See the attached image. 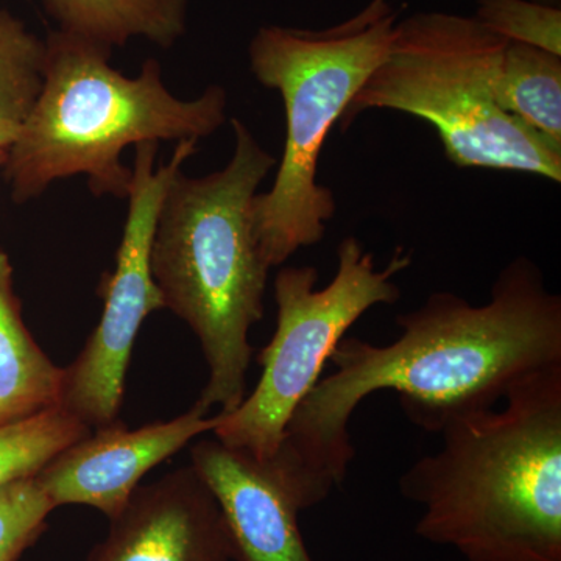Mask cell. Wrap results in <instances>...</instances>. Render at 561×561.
I'll use <instances>...</instances> for the list:
<instances>
[{"instance_id":"5","label":"cell","mask_w":561,"mask_h":561,"mask_svg":"<svg viewBox=\"0 0 561 561\" xmlns=\"http://www.w3.org/2000/svg\"><path fill=\"white\" fill-rule=\"evenodd\" d=\"M398 10L371 0L350 20L321 31L265 25L250 43L251 72L286 108V144L272 190L254 198L262 254L278 267L324 238L335 198L319 183L328 136L389 50Z\"/></svg>"},{"instance_id":"19","label":"cell","mask_w":561,"mask_h":561,"mask_svg":"<svg viewBox=\"0 0 561 561\" xmlns=\"http://www.w3.org/2000/svg\"><path fill=\"white\" fill-rule=\"evenodd\" d=\"M22 124L16 122L0 121V165H5L11 149L20 139Z\"/></svg>"},{"instance_id":"1","label":"cell","mask_w":561,"mask_h":561,"mask_svg":"<svg viewBox=\"0 0 561 561\" xmlns=\"http://www.w3.org/2000/svg\"><path fill=\"white\" fill-rule=\"evenodd\" d=\"M397 324L389 345L345 335L330 357L335 371L287 423L272 461L300 511L345 481L356 457L351 416L376 391H397L405 416L438 434L454 416L496 408L531 373L561 365V297L524 256L502 268L485 305L437 291Z\"/></svg>"},{"instance_id":"7","label":"cell","mask_w":561,"mask_h":561,"mask_svg":"<svg viewBox=\"0 0 561 561\" xmlns=\"http://www.w3.org/2000/svg\"><path fill=\"white\" fill-rule=\"evenodd\" d=\"M411 264L412 254L398 249L378 271L373 253L350 236L337 247L334 278L320 289L319 272L311 265L280 268L275 278V334L257 356L260 382L234 411L217 413L213 437L256 459H272L332 351L364 313L400 300L393 279Z\"/></svg>"},{"instance_id":"3","label":"cell","mask_w":561,"mask_h":561,"mask_svg":"<svg viewBox=\"0 0 561 561\" xmlns=\"http://www.w3.org/2000/svg\"><path fill=\"white\" fill-rule=\"evenodd\" d=\"M221 171L173 176L151 243V273L165 309L197 335L209 378L197 402L230 413L247 397L250 330L264 316L271 265L254 228L257 187L276 158L242 121Z\"/></svg>"},{"instance_id":"4","label":"cell","mask_w":561,"mask_h":561,"mask_svg":"<svg viewBox=\"0 0 561 561\" xmlns=\"http://www.w3.org/2000/svg\"><path fill=\"white\" fill-rule=\"evenodd\" d=\"M111 49L55 31L46 39L43 87L5 162L11 197L25 203L54 181L87 175L95 195L127 198L128 146L202 139L227 119V92L209 87L194 101L169 92L157 60L135 79L110 66Z\"/></svg>"},{"instance_id":"12","label":"cell","mask_w":561,"mask_h":561,"mask_svg":"<svg viewBox=\"0 0 561 561\" xmlns=\"http://www.w3.org/2000/svg\"><path fill=\"white\" fill-rule=\"evenodd\" d=\"M65 368L49 359L22 319L13 265L0 249V426L61 408Z\"/></svg>"},{"instance_id":"11","label":"cell","mask_w":561,"mask_h":561,"mask_svg":"<svg viewBox=\"0 0 561 561\" xmlns=\"http://www.w3.org/2000/svg\"><path fill=\"white\" fill-rule=\"evenodd\" d=\"M191 467L219 505L236 561H313L298 526L301 511L271 459L213 437L192 446Z\"/></svg>"},{"instance_id":"2","label":"cell","mask_w":561,"mask_h":561,"mask_svg":"<svg viewBox=\"0 0 561 561\" xmlns=\"http://www.w3.org/2000/svg\"><path fill=\"white\" fill-rule=\"evenodd\" d=\"M505 405L446 421L442 449L400 479L415 531L468 561H561V365L531 373Z\"/></svg>"},{"instance_id":"13","label":"cell","mask_w":561,"mask_h":561,"mask_svg":"<svg viewBox=\"0 0 561 561\" xmlns=\"http://www.w3.org/2000/svg\"><path fill=\"white\" fill-rule=\"evenodd\" d=\"M58 31L113 49L131 38L173 46L186 32L187 0H44Z\"/></svg>"},{"instance_id":"9","label":"cell","mask_w":561,"mask_h":561,"mask_svg":"<svg viewBox=\"0 0 561 561\" xmlns=\"http://www.w3.org/2000/svg\"><path fill=\"white\" fill-rule=\"evenodd\" d=\"M208 412L195 402L183 415L138 430L114 421L51 457L36 479L55 508L88 505L111 522L127 507L147 472L213 432L217 415Z\"/></svg>"},{"instance_id":"10","label":"cell","mask_w":561,"mask_h":561,"mask_svg":"<svg viewBox=\"0 0 561 561\" xmlns=\"http://www.w3.org/2000/svg\"><path fill=\"white\" fill-rule=\"evenodd\" d=\"M88 561H236L213 494L184 467L139 486Z\"/></svg>"},{"instance_id":"14","label":"cell","mask_w":561,"mask_h":561,"mask_svg":"<svg viewBox=\"0 0 561 561\" xmlns=\"http://www.w3.org/2000/svg\"><path fill=\"white\" fill-rule=\"evenodd\" d=\"M494 90L505 113L561 147L560 55L508 43Z\"/></svg>"},{"instance_id":"20","label":"cell","mask_w":561,"mask_h":561,"mask_svg":"<svg viewBox=\"0 0 561 561\" xmlns=\"http://www.w3.org/2000/svg\"><path fill=\"white\" fill-rule=\"evenodd\" d=\"M537 2L548 3V5L559 7L560 0H537Z\"/></svg>"},{"instance_id":"6","label":"cell","mask_w":561,"mask_h":561,"mask_svg":"<svg viewBox=\"0 0 561 561\" xmlns=\"http://www.w3.org/2000/svg\"><path fill=\"white\" fill-rule=\"evenodd\" d=\"M507 41L474 16L423 11L398 21L389 50L342 119L393 110L432 125L457 168L522 172L560 183L561 147L501 108L496 79Z\"/></svg>"},{"instance_id":"8","label":"cell","mask_w":561,"mask_h":561,"mask_svg":"<svg viewBox=\"0 0 561 561\" xmlns=\"http://www.w3.org/2000/svg\"><path fill=\"white\" fill-rule=\"evenodd\" d=\"M197 139L179 140L172 160L154 169L160 142L136 144L128 216L116 268L102 276L103 312L77 359L65 368L61 408L90 430L119 420L133 346L144 320L165 309L151 273V243L173 176L197 151Z\"/></svg>"},{"instance_id":"15","label":"cell","mask_w":561,"mask_h":561,"mask_svg":"<svg viewBox=\"0 0 561 561\" xmlns=\"http://www.w3.org/2000/svg\"><path fill=\"white\" fill-rule=\"evenodd\" d=\"M90 432L62 408L0 426V486L36 474L51 457Z\"/></svg>"},{"instance_id":"18","label":"cell","mask_w":561,"mask_h":561,"mask_svg":"<svg viewBox=\"0 0 561 561\" xmlns=\"http://www.w3.org/2000/svg\"><path fill=\"white\" fill-rule=\"evenodd\" d=\"M55 511L36 476L0 486V561H18L46 529Z\"/></svg>"},{"instance_id":"17","label":"cell","mask_w":561,"mask_h":561,"mask_svg":"<svg viewBox=\"0 0 561 561\" xmlns=\"http://www.w3.org/2000/svg\"><path fill=\"white\" fill-rule=\"evenodd\" d=\"M476 20L507 43L561 57V10L537 0H478Z\"/></svg>"},{"instance_id":"16","label":"cell","mask_w":561,"mask_h":561,"mask_svg":"<svg viewBox=\"0 0 561 561\" xmlns=\"http://www.w3.org/2000/svg\"><path fill=\"white\" fill-rule=\"evenodd\" d=\"M46 41L0 10V121L22 124L43 87Z\"/></svg>"}]
</instances>
